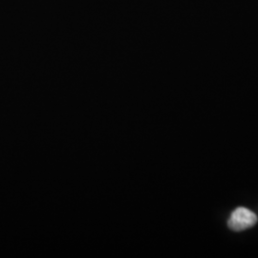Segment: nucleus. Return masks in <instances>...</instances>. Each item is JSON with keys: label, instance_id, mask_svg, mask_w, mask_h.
Segmentation results:
<instances>
[{"label": "nucleus", "instance_id": "1", "mask_svg": "<svg viewBox=\"0 0 258 258\" xmlns=\"http://www.w3.org/2000/svg\"><path fill=\"white\" fill-rule=\"evenodd\" d=\"M256 222L257 216L254 212L246 208H237L231 213L228 225L232 231H241L253 227Z\"/></svg>", "mask_w": 258, "mask_h": 258}]
</instances>
